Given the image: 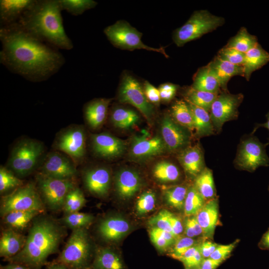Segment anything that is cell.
<instances>
[{
    "mask_svg": "<svg viewBox=\"0 0 269 269\" xmlns=\"http://www.w3.org/2000/svg\"><path fill=\"white\" fill-rule=\"evenodd\" d=\"M112 99L99 98L88 103L84 109L85 119L89 126L96 129L101 127L105 122L108 108Z\"/></svg>",
    "mask_w": 269,
    "mask_h": 269,
    "instance_id": "obj_25",
    "label": "cell"
},
{
    "mask_svg": "<svg viewBox=\"0 0 269 269\" xmlns=\"http://www.w3.org/2000/svg\"><path fill=\"white\" fill-rule=\"evenodd\" d=\"M44 152L42 142L31 138L18 141L10 152L7 166L17 176H25L36 168Z\"/></svg>",
    "mask_w": 269,
    "mask_h": 269,
    "instance_id": "obj_6",
    "label": "cell"
},
{
    "mask_svg": "<svg viewBox=\"0 0 269 269\" xmlns=\"http://www.w3.org/2000/svg\"><path fill=\"white\" fill-rule=\"evenodd\" d=\"M178 85L171 83L160 85L158 88L160 99L164 102H169L175 97Z\"/></svg>",
    "mask_w": 269,
    "mask_h": 269,
    "instance_id": "obj_52",
    "label": "cell"
},
{
    "mask_svg": "<svg viewBox=\"0 0 269 269\" xmlns=\"http://www.w3.org/2000/svg\"><path fill=\"white\" fill-rule=\"evenodd\" d=\"M90 267L92 269H126L119 254L110 248L97 250Z\"/></svg>",
    "mask_w": 269,
    "mask_h": 269,
    "instance_id": "obj_27",
    "label": "cell"
},
{
    "mask_svg": "<svg viewBox=\"0 0 269 269\" xmlns=\"http://www.w3.org/2000/svg\"><path fill=\"white\" fill-rule=\"evenodd\" d=\"M206 201L192 184L188 187L184 202L183 212L186 216H196Z\"/></svg>",
    "mask_w": 269,
    "mask_h": 269,
    "instance_id": "obj_39",
    "label": "cell"
},
{
    "mask_svg": "<svg viewBox=\"0 0 269 269\" xmlns=\"http://www.w3.org/2000/svg\"><path fill=\"white\" fill-rule=\"evenodd\" d=\"M143 89L148 101L153 105L158 106L161 100L158 89L147 81L144 82Z\"/></svg>",
    "mask_w": 269,
    "mask_h": 269,
    "instance_id": "obj_53",
    "label": "cell"
},
{
    "mask_svg": "<svg viewBox=\"0 0 269 269\" xmlns=\"http://www.w3.org/2000/svg\"><path fill=\"white\" fill-rule=\"evenodd\" d=\"M212 240L203 238L199 244L200 253L204 259L210 258L218 246Z\"/></svg>",
    "mask_w": 269,
    "mask_h": 269,
    "instance_id": "obj_54",
    "label": "cell"
},
{
    "mask_svg": "<svg viewBox=\"0 0 269 269\" xmlns=\"http://www.w3.org/2000/svg\"><path fill=\"white\" fill-rule=\"evenodd\" d=\"M258 43L257 37L242 26L235 36L230 38L225 46L246 53Z\"/></svg>",
    "mask_w": 269,
    "mask_h": 269,
    "instance_id": "obj_37",
    "label": "cell"
},
{
    "mask_svg": "<svg viewBox=\"0 0 269 269\" xmlns=\"http://www.w3.org/2000/svg\"><path fill=\"white\" fill-rule=\"evenodd\" d=\"M177 158L185 173L193 179L206 167L203 150L199 142L183 149L178 153Z\"/></svg>",
    "mask_w": 269,
    "mask_h": 269,
    "instance_id": "obj_19",
    "label": "cell"
},
{
    "mask_svg": "<svg viewBox=\"0 0 269 269\" xmlns=\"http://www.w3.org/2000/svg\"><path fill=\"white\" fill-rule=\"evenodd\" d=\"M118 98L120 103L135 107L149 123H151L155 114L153 105L147 99L139 82L130 74H123Z\"/></svg>",
    "mask_w": 269,
    "mask_h": 269,
    "instance_id": "obj_11",
    "label": "cell"
},
{
    "mask_svg": "<svg viewBox=\"0 0 269 269\" xmlns=\"http://www.w3.org/2000/svg\"><path fill=\"white\" fill-rule=\"evenodd\" d=\"M26 238L16 230L6 228L1 234L0 256L5 261L16 255L23 248Z\"/></svg>",
    "mask_w": 269,
    "mask_h": 269,
    "instance_id": "obj_26",
    "label": "cell"
},
{
    "mask_svg": "<svg viewBox=\"0 0 269 269\" xmlns=\"http://www.w3.org/2000/svg\"><path fill=\"white\" fill-rule=\"evenodd\" d=\"M185 236L194 238L197 237L203 238V232L196 216H186L183 221Z\"/></svg>",
    "mask_w": 269,
    "mask_h": 269,
    "instance_id": "obj_49",
    "label": "cell"
},
{
    "mask_svg": "<svg viewBox=\"0 0 269 269\" xmlns=\"http://www.w3.org/2000/svg\"><path fill=\"white\" fill-rule=\"evenodd\" d=\"M200 243L187 250L179 259L178 260L182 263L185 269L200 266L204 259L199 249Z\"/></svg>",
    "mask_w": 269,
    "mask_h": 269,
    "instance_id": "obj_45",
    "label": "cell"
},
{
    "mask_svg": "<svg viewBox=\"0 0 269 269\" xmlns=\"http://www.w3.org/2000/svg\"><path fill=\"white\" fill-rule=\"evenodd\" d=\"M92 245L86 228L73 230L57 259L54 262L62 264L69 269L89 268Z\"/></svg>",
    "mask_w": 269,
    "mask_h": 269,
    "instance_id": "obj_5",
    "label": "cell"
},
{
    "mask_svg": "<svg viewBox=\"0 0 269 269\" xmlns=\"http://www.w3.org/2000/svg\"><path fill=\"white\" fill-rule=\"evenodd\" d=\"M83 179L85 188L92 194L99 197L108 194L111 183V173L108 168L99 166L88 169Z\"/></svg>",
    "mask_w": 269,
    "mask_h": 269,
    "instance_id": "obj_18",
    "label": "cell"
},
{
    "mask_svg": "<svg viewBox=\"0 0 269 269\" xmlns=\"http://www.w3.org/2000/svg\"><path fill=\"white\" fill-rule=\"evenodd\" d=\"M42 213L37 210L13 211L6 214L2 218L6 228L18 231L26 227L31 221Z\"/></svg>",
    "mask_w": 269,
    "mask_h": 269,
    "instance_id": "obj_33",
    "label": "cell"
},
{
    "mask_svg": "<svg viewBox=\"0 0 269 269\" xmlns=\"http://www.w3.org/2000/svg\"><path fill=\"white\" fill-rule=\"evenodd\" d=\"M201 269L199 267H195V268H190V269Z\"/></svg>",
    "mask_w": 269,
    "mask_h": 269,
    "instance_id": "obj_61",
    "label": "cell"
},
{
    "mask_svg": "<svg viewBox=\"0 0 269 269\" xmlns=\"http://www.w3.org/2000/svg\"><path fill=\"white\" fill-rule=\"evenodd\" d=\"M202 240L197 241L194 238L180 236L177 238L173 247L169 251L168 255L173 259L178 260L187 250L199 243Z\"/></svg>",
    "mask_w": 269,
    "mask_h": 269,
    "instance_id": "obj_44",
    "label": "cell"
},
{
    "mask_svg": "<svg viewBox=\"0 0 269 269\" xmlns=\"http://www.w3.org/2000/svg\"><path fill=\"white\" fill-rule=\"evenodd\" d=\"M268 190H269V187H268Z\"/></svg>",
    "mask_w": 269,
    "mask_h": 269,
    "instance_id": "obj_63",
    "label": "cell"
},
{
    "mask_svg": "<svg viewBox=\"0 0 269 269\" xmlns=\"http://www.w3.org/2000/svg\"><path fill=\"white\" fill-rule=\"evenodd\" d=\"M267 121L264 124H259L256 126L255 130L260 127H263L267 129L269 131V112L266 115ZM254 131V132H255ZM268 144H269V137L268 138Z\"/></svg>",
    "mask_w": 269,
    "mask_h": 269,
    "instance_id": "obj_60",
    "label": "cell"
},
{
    "mask_svg": "<svg viewBox=\"0 0 269 269\" xmlns=\"http://www.w3.org/2000/svg\"><path fill=\"white\" fill-rule=\"evenodd\" d=\"M269 62V53L258 43L254 47L245 53L243 64L244 76L249 81L252 74Z\"/></svg>",
    "mask_w": 269,
    "mask_h": 269,
    "instance_id": "obj_30",
    "label": "cell"
},
{
    "mask_svg": "<svg viewBox=\"0 0 269 269\" xmlns=\"http://www.w3.org/2000/svg\"><path fill=\"white\" fill-rule=\"evenodd\" d=\"M207 65L217 79L222 91H228V83L232 77L244 76L243 66L223 60L217 55Z\"/></svg>",
    "mask_w": 269,
    "mask_h": 269,
    "instance_id": "obj_24",
    "label": "cell"
},
{
    "mask_svg": "<svg viewBox=\"0 0 269 269\" xmlns=\"http://www.w3.org/2000/svg\"><path fill=\"white\" fill-rule=\"evenodd\" d=\"M45 269H69L68 267H67L65 265L53 262L51 263H48L47 265L46 268Z\"/></svg>",
    "mask_w": 269,
    "mask_h": 269,
    "instance_id": "obj_59",
    "label": "cell"
},
{
    "mask_svg": "<svg viewBox=\"0 0 269 269\" xmlns=\"http://www.w3.org/2000/svg\"><path fill=\"white\" fill-rule=\"evenodd\" d=\"M258 138L252 134L242 138L238 145L234 163L240 170L250 172L255 171L260 166L269 165V157L266 147Z\"/></svg>",
    "mask_w": 269,
    "mask_h": 269,
    "instance_id": "obj_9",
    "label": "cell"
},
{
    "mask_svg": "<svg viewBox=\"0 0 269 269\" xmlns=\"http://www.w3.org/2000/svg\"><path fill=\"white\" fill-rule=\"evenodd\" d=\"M152 174L155 179L164 183L176 182L179 180L181 176L177 165L167 160L157 162L153 167Z\"/></svg>",
    "mask_w": 269,
    "mask_h": 269,
    "instance_id": "obj_36",
    "label": "cell"
},
{
    "mask_svg": "<svg viewBox=\"0 0 269 269\" xmlns=\"http://www.w3.org/2000/svg\"><path fill=\"white\" fill-rule=\"evenodd\" d=\"M92 147L98 156L111 159L120 156L127 148V142L109 133L93 134L91 136Z\"/></svg>",
    "mask_w": 269,
    "mask_h": 269,
    "instance_id": "obj_17",
    "label": "cell"
},
{
    "mask_svg": "<svg viewBox=\"0 0 269 269\" xmlns=\"http://www.w3.org/2000/svg\"><path fill=\"white\" fill-rule=\"evenodd\" d=\"M217 56L223 60L235 65L243 66L245 53L224 46L219 50Z\"/></svg>",
    "mask_w": 269,
    "mask_h": 269,
    "instance_id": "obj_47",
    "label": "cell"
},
{
    "mask_svg": "<svg viewBox=\"0 0 269 269\" xmlns=\"http://www.w3.org/2000/svg\"><path fill=\"white\" fill-rule=\"evenodd\" d=\"M160 136L167 151L177 152L190 145L191 132L175 122L169 113H165L161 121Z\"/></svg>",
    "mask_w": 269,
    "mask_h": 269,
    "instance_id": "obj_14",
    "label": "cell"
},
{
    "mask_svg": "<svg viewBox=\"0 0 269 269\" xmlns=\"http://www.w3.org/2000/svg\"><path fill=\"white\" fill-rule=\"evenodd\" d=\"M223 262L208 258L203 260L199 267L201 269H216Z\"/></svg>",
    "mask_w": 269,
    "mask_h": 269,
    "instance_id": "obj_56",
    "label": "cell"
},
{
    "mask_svg": "<svg viewBox=\"0 0 269 269\" xmlns=\"http://www.w3.org/2000/svg\"><path fill=\"white\" fill-rule=\"evenodd\" d=\"M0 269H30L24 265L16 263H9L5 266H0Z\"/></svg>",
    "mask_w": 269,
    "mask_h": 269,
    "instance_id": "obj_58",
    "label": "cell"
},
{
    "mask_svg": "<svg viewBox=\"0 0 269 269\" xmlns=\"http://www.w3.org/2000/svg\"><path fill=\"white\" fill-rule=\"evenodd\" d=\"M188 187L187 185L179 184L165 188L163 194L166 203L173 208L183 211Z\"/></svg>",
    "mask_w": 269,
    "mask_h": 269,
    "instance_id": "obj_38",
    "label": "cell"
},
{
    "mask_svg": "<svg viewBox=\"0 0 269 269\" xmlns=\"http://www.w3.org/2000/svg\"><path fill=\"white\" fill-rule=\"evenodd\" d=\"M37 188L46 205L53 211L62 209L65 197L76 186L74 179H59L40 172L36 176Z\"/></svg>",
    "mask_w": 269,
    "mask_h": 269,
    "instance_id": "obj_10",
    "label": "cell"
},
{
    "mask_svg": "<svg viewBox=\"0 0 269 269\" xmlns=\"http://www.w3.org/2000/svg\"><path fill=\"white\" fill-rule=\"evenodd\" d=\"M244 99L242 93L231 94L222 91L214 101L209 112L215 131L219 134L224 124L239 116V107Z\"/></svg>",
    "mask_w": 269,
    "mask_h": 269,
    "instance_id": "obj_12",
    "label": "cell"
},
{
    "mask_svg": "<svg viewBox=\"0 0 269 269\" xmlns=\"http://www.w3.org/2000/svg\"><path fill=\"white\" fill-rule=\"evenodd\" d=\"M193 185L206 201L217 197L213 172L208 167L206 166L195 178Z\"/></svg>",
    "mask_w": 269,
    "mask_h": 269,
    "instance_id": "obj_34",
    "label": "cell"
},
{
    "mask_svg": "<svg viewBox=\"0 0 269 269\" xmlns=\"http://www.w3.org/2000/svg\"><path fill=\"white\" fill-rule=\"evenodd\" d=\"M193 89L219 94L221 91L220 84L208 65L199 68L193 77Z\"/></svg>",
    "mask_w": 269,
    "mask_h": 269,
    "instance_id": "obj_28",
    "label": "cell"
},
{
    "mask_svg": "<svg viewBox=\"0 0 269 269\" xmlns=\"http://www.w3.org/2000/svg\"><path fill=\"white\" fill-rule=\"evenodd\" d=\"M94 219L92 214L77 212L65 215L61 222L65 226L73 231L79 229H86L93 222Z\"/></svg>",
    "mask_w": 269,
    "mask_h": 269,
    "instance_id": "obj_41",
    "label": "cell"
},
{
    "mask_svg": "<svg viewBox=\"0 0 269 269\" xmlns=\"http://www.w3.org/2000/svg\"><path fill=\"white\" fill-rule=\"evenodd\" d=\"M258 247L261 250L269 251V228L262 236Z\"/></svg>",
    "mask_w": 269,
    "mask_h": 269,
    "instance_id": "obj_57",
    "label": "cell"
},
{
    "mask_svg": "<svg viewBox=\"0 0 269 269\" xmlns=\"http://www.w3.org/2000/svg\"></svg>",
    "mask_w": 269,
    "mask_h": 269,
    "instance_id": "obj_64",
    "label": "cell"
},
{
    "mask_svg": "<svg viewBox=\"0 0 269 269\" xmlns=\"http://www.w3.org/2000/svg\"><path fill=\"white\" fill-rule=\"evenodd\" d=\"M115 185L119 196L124 199H128L139 190L141 179L136 171L130 169H123L117 173Z\"/></svg>",
    "mask_w": 269,
    "mask_h": 269,
    "instance_id": "obj_23",
    "label": "cell"
},
{
    "mask_svg": "<svg viewBox=\"0 0 269 269\" xmlns=\"http://www.w3.org/2000/svg\"><path fill=\"white\" fill-rule=\"evenodd\" d=\"M196 217L202 229L203 238L213 240L216 226L220 223L218 198L206 201Z\"/></svg>",
    "mask_w": 269,
    "mask_h": 269,
    "instance_id": "obj_21",
    "label": "cell"
},
{
    "mask_svg": "<svg viewBox=\"0 0 269 269\" xmlns=\"http://www.w3.org/2000/svg\"><path fill=\"white\" fill-rule=\"evenodd\" d=\"M0 62L9 70L31 81L46 79L64 62L61 54L31 35L18 24L0 30Z\"/></svg>",
    "mask_w": 269,
    "mask_h": 269,
    "instance_id": "obj_1",
    "label": "cell"
},
{
    "mask_svg": "<svg viewBox=\"0 0 269 269\" xmlns=\"http://www.w3.org/2000/svg\"><path fill=\"white\" fill-rule=\"evenodd\" d=\"M104 32L110 42L120 49L130 51L144 49L159 52L166 58L169 57L165 51V47L154 48L144 44L141 39L142 33L125 20L116 21L106 27Z\"/></svg>",
    "mask_w": 269,
    "mask_h": 269,
    "instance_id": "obj_7",
    "label": "cell"
},
{
    "mask_svg": "<svg viewBox=\"0 0 269 269\" xmlns=\"http://www.w3.org/2000/svg\"><path fill=\"white\" fill-rule=\"evenodd\" d=\"M155 194L150 190L142 193L136 202V211L138 215L147 214L152 211L155 206Z\"/></svg>",
    "mask_w": 269,
    "mask_h": 269,
    "instance_id": "obj_46",
    "label": "cell"
},
{
    "mask_svg": "<svg viewBox=\"0 0 269 269\" xmlns=\"http://www.w3.org/2000/svg\"><path fill=\"white\" fill-rule=\"evenodd\" d=\"M33 0H1L0 18L3 26L18 22L23 15L35 4Z\"/></svg>",
    "mask_w": 269,
    "mask_h": 269,
    "instance_id": "obj_20",
    "label": "cell"
},
{
    "mask_svg": "<svg viewBox=\"0 0 269 269\" xmlns=\"http://www.w3.org/2000/svg\"><path fill=\"white\" fill-rule=\"evenodd\" d=\"M65 235L64 228L53 219L35 217L29 230L22 249L5 261L25 265L30 269H41L48 257L57 253Z\"/></svg>",
    "mask_w": 269,
    "mask_h": 269,
    "instance_id": "obj_2",
    "label": "cell"
},
{
    "mask_svg": "<svg viewBox=\"0 0 269 269\" xmlns=\"http://www.w3.org/2000/svg\"><path fill=\"white\" fill-rule=\"evenodd\" d=\"M62 10H65L74 15L82 14L84 11L93 8L97 2L92 0H59Z\"/></svg>",
    "mask_w": 269,
    "mask_h": 269,
    "instance_id": "obj_42",
    "label": "cell"
},
{
    "mask_svg": "<svg viewBox=\"0 0 269 269\" xmlns=\"http://www.w3.org/2000/svg\"><path fill=\"white\" fill-rule=\"evenodd\" d=\"M171 212L166 209L160 210L157 214L152 217L148 221V224L152 227L172 233L169 222Z\"/></svg>",
    "mask_w": 269,
    "mask_h": 269,
    "instance_id": "obj_48",
    "label": "cell"
},
{
    "mask_svg": "<svg viewBox=\"0 0 269 269\" xmlns=\"http://www.w3.org/2000/svg\"><path fill=\"white\" fill-rule=\"evenodd\" d=\"M239 239H237L233 243L228 245L219 244L210 258L214 260L224 262L231 256L232 252L239 243Z\"/></svg>",
    "mask_w": 269,
    "mask_h": 269,
    "instance_id": "obj_50",
    "label": "cell"
},
{
    "mask_svg": "<svg viewBox=\"0 0 269 269\" xmlns=\"http://www.w3.org/2000/svg\"><path fill=\"white\" fill-rule=\"evenodd\" d=\"M61 10L59 0H36L16 23L43 42L70 50L73 45L65 31Z\"/></svg>",
    "mask_w": 269,
    "mask_h": 269,
    "instance_id": "obj_3",
    "label": "cell"
},
{
    "mask_svg": "<svg viewBox=\"0 0 269 269\" xmlns=\"http://www.w3.org/2000/svg\"><path fill=\"white\" fill-rule=\"evenodd\" d=\"M131 226L124 218L113 216L102 220L98 232L102 239L107 242H115L124 237L129 231Z\"/></svg>",
    "mask_w": 269,
    "mask_h": 269,
    "instance_id": "obj_22",
    "label": "cell"
},
{
    "mask_svg": "<svg viewBox=\"0 0 269 269\" xmlns=\"http://www.w3.org/2000/svg\"><path fill=\"white\" fill-rule=\"evenodd\" d=\"M110 119L116 128L128 130L139 123L140 117L137 112L132 109L117 107L112 109Z\"/></svg>",
    "mask_w": 269,
    "mask_h": 269,
    "instance_id": "obj_31",
    "label": "cell"
},
{
    "mask_svg": "<svg viewBox=\"0 0 269 269\" xmlns=\"http://www.w3.org/2000/svg\"><path fill=\"white\" fill-rule=\"evenodd\" d=\"M40 173L59 179H74L77 174L75 162L68 155L58 151L48 153L40 167Z\"/></svg>",
    "mask_w": 269,
    "mask_h": 269,
    "instance_id": "obj_15",
    "label": "cell"
},
{
    "mask_svg": "<svg viewBox=\"0 0 269 269\" xmlns=\"http://www.w3.org/2000/svg\"><path fill=\"white\" fill-rule=\"evenodd\" d=\"M169 222L172 233L174 236L176 238L181 236L182 233L184 232V225L181 218L171 212L169 216Z\"/></svg>",
    "mask_w": 269,
    "mask_h": 269,
    "instance_id": "obj_55",
    "label": "cell"
},
{
    "mask_svg": "<svg viewBox=\"0 0 269 269\" xmlns=\"http://www.w3.org/2000/svg\"><path fill=\"white\" fill-rule=\"evenodd\" d=\"M44 207L36 185L28 183L2 196L0 201V216L2 217L9 212L17 211L37 210L43 212Z\"/></svg>",
    "mask_w": 269,
    "mask_h": 269,
    "instance_id": "obj_8",
    "label": "cell"
},
{
    "mask_svg": "<svg viewBox=\"0 0 269 269\" xmlns=\"http://www.w3.org/2000/svg\"><path fill=\"white\" fill-rule=\"evenodd\" d=\"M187 103L192 113L194 136L199 138L214 134L215 131L209 112L191 103Z\"/></svg>",
    "mask_w": 269,
    "mask_h": 269,
    "instance_id": "obj_29",
    "label": "cell"
},
{
    "mask_svg": "<svg viewBox=\"0 0 269 269\" xmlns=\"http://www.w3.org/2000/svg\"><path fill=\"white\" fill-rule=\"evenodd\" d=\"M149 236L151 241L156 248L162 252L166 251L171 246L164 238L162 230L155 227H152L149 231Z\"/></svg>",
    "mask_w": 269,
    "mask_h": 269,
    "instance_id": "obj_51",
    "label": "cell"
},
{
    "mask_svg": "<svg viewBox=\"0 0 269 269\" xmlns=\"http://www.w3.org/2000/svg\"><path fill=\"white\" fill-rule=\"evenodd\" d=\"M218 94L193 89L191 86L185 87L182 93L184 100L209 112L211 106Z\"/></svg>",
    "mask_w": 269,
    "mask_h": 269,
    "instance_id": "obj_35",
    "label": "cell"
},
{
    "mask_svg": "<svg viewBox=\"0 0 269 269\" xmlns=\"http://www.w3.org/2000/svg\"><path fill=\"white\" fill-rule=\"evenodd\" d=\"M86 133L81 126L74 125L62 130L57 135L54 147L78 162L86 153Z\"/></svg>",
    "mask_w": 269,
    "mask_h": 269,
    "instance_id": "obj_13",
    "label": "cell"
},
{
    "mask_svg": "<svg viewBox=\"0 0 269 269\" xmlns=\"http://www.w3.org/2000/svg\"><path fill=\"white\" fill-rule=\"evenodd\" d=\"M23 185V181L9 169L1 166L0 168V192L4 193L15 189Z\"/></svg>",
    "mask_w": 269,
    "mask_h": 269,
    "instance_id": "obj_43",
    "label": "cell"
},
{
    "mask_svg": "<svg viewBox=\"0 0 269 269\" xmlns=\"http://www.w3.org/2000/svg\"><path fill=\"white\" fill-rule=\"evenodd\" d=\"M167 150L159 135L134 136L131 141L130 155L136 160H145L159 155Z\"/></svg>",
    "mask_w": 269,
    "mask_h": 269,
    "instance_id": "obj_16",
    "label": "cell"
},
{
    "mask_svg": "<svg viewBox=\"0 0 269 269\" xmlns=\"http://www.w3.org/2000/svg\"><path fill=\"white\" fill-rule=\"evenodd\" d=\"M225 22V18L210 13L206 9L194 11L186 22L176 29L172 39L178 47L216 30Z\"/></svg>",
    "mask_w": 269,
    "mask_h": 269,
    "instance_id": "obj_4",
    "label": "cell"
},
{
    "mask_svg": "<svg viewBox=\"0 0 269 269\" xmlns=\"http://www.w3.org/2000/svg\"><path fill=\"white\" fill-rule=\"evenodd\" d=\"M86 200L82 191L77 186L70 190L66 195L62 210L65 215L79 212L85 205Z\"/></svg>",
    "mask_w": 269,
    "mask_h": 269,
    "instance_id": "obj_40",
    "label": "cell"
},
{
    "mask_svg": "<svg viewBox=\"0 0 269 269\" xmlns=\"http://www.w3.org/2000/svg\"><path fill=\"white\" fill-rule=\"evenodd\" d=\"M92 269L90 267H89V268H87V269Z\"/></svg>",
    "mask_w": 269,
    "mask_h": 269,
    "instance_id": "obj_62",
    "label": "cell"
},
{
    "mask_svg": "<svg viewBox=\"0 0 269 269\" xmlns=\"http://www.w3.org/2000/svg\"><path fill=\"white\" fill-rule=\"evenodd\" d=\"M169 114L177 124L191 133L194 131L192 113L188 103L184 99L176 100L171 105Z\"/></svg>",
    "mask_w": 269,
    "mask_h": 269,
    "instance_id": "obj_32",
    "label": "cell"
}]
</instances>
